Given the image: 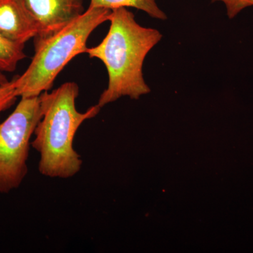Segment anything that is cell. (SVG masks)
Segmentation results:
<instances>
[{
  "instance_id": "6da1fadb",
  "label": "cell",
  "mask_w": 253,
  "mask_h": 253,
  "mask_svg": "<svg viewBox=\"0 0 253 253\" xmlns=\"http://www.w3.org/2000/svg\"><path fill=\"white\" fill-rule=\"evenodd\" d=\"M109 21V31L104 39L86 51L91 59L102 61L109 75L108 87L98 101L101 108L122 96L138 99L150 92L143 76V64L163 38L158 30L139 25L126 8L111 10Z\"/></svg>"
},
{
  "instance_id": "7a4b0ae2",
  "label": "cell",
  "mask_w": 253,
  "mask_h": 253,
  "mask_svg": "<svg viewBox=\"0 0 253 253\" xmlns=\"http://www.w3.org/2000/svg\"><path fill=\"white\" fill-rule=\"evenodd\" d=\"M78 95L79 86L74 82L40 95L42 118L31 146L39 153L38 170L43 176L68 179L81 171L83 162L73 147L75 136L81 125L94 118L101 108L96 104L79 112L76 106Z\"/></svg>"
},
{
  "instance_id": "3957f363",
  "label": "cell",
  "mask_w": 253,
  "mask_h": 253,
  "mask_svg": "<svg viewBox=\"0 0 253 253\" xmlns=\"http://www.w3.org/2000/svg\"><path fill=\"white\" fill-rule=\"evenodd\" d=\"M111 10L89 7L59 31L35 41V54L21 76L14 78L18 97L39 96L49 91L65 66L86 53L88 38L98 26L109 21Z\"/></svg>"
},
{
  "instance_id": "277c9868",
  "label": "cell",
  "mask_w": 253,
  "mask_h": 253,
  "mask_svg": "<svg viewBox=\"0 0 253 253\" xmlns=\"http://www.w3.org/2000/svg\"><path fill=\"white\" fill-rule=\"evenodd\" d=\"M41 118L40 96L21 98L0 123V194L18 189L27 176L31 139Z\"/></svg>"
},
{
  "instance_id": "5b68a950",
  "label": "cell",
  "mask_w": 253,
  "mask_h": 253,
  "mask_svg": "<svg viewBox=\"0 0 253 253\" xmlns=\"http://www.w3.org/2000/svg\"><path fill=\"white\" fill-rule=\"evenodd\" d=\"M24 1L38 23V33L35 41L51 36L84 12L83 0Z\"/></svg>"
},
{
  "instance_id": "8992f818",
  "label": "cell",
  "mask_w": 253,
  "mask_h": 253,
  "mask_svg": "<svg viewBox=\"0 0 253 253\" xmlns=\"http://www.w3.org/2000/svg\"><path fill=\"white\" fill-rule=\"evenodd\" d=\"M38 33V23L24 0H0V34L25 44Z\"/></svg>"
},
{
  "instance_id": "52a82bcc",
  "label": "cell",
  "mask_w": 253,
  "mask_h": 253,
  "mask_svg": "<svg viewBox=\"0 0 253 253\" xmlns=\"http://www.w3.org/2000/svg\"><path fill=\"white\" fill-rule=\"evenodd\" d=\"M89 7L104 8L110 10L118 8H135L144 11L151 17L167 19V15L160 9L156 0H90Z\"/></svg>"
},
{
  "instance_id": "ba28073f",
  "label": "cell",
  "mask_w": 253,
  "mask_h": 253,
  "mask_svg": "<svg viewBox=\"0 0 253 253\" xmlns=\"http://www.w3.org/2000/svg\"><path fill=\"white\" fill-rule=\"evenodd\" d=\"M25 44L11 41L0 34V71L14 72L18 63L26 58Z\"/></svg>"
},
{
  "instance_id": "9c48e42d",
  "label": "cell",
  "mask_w": 253,
  "mask_h": 253,
  "mask_svg": "<svg viewBox=\"0 0 253 253\" xmlns=\"http://www.w3.org/2000/svg\"><path fill=\"white\" fill-rule=\"evenodd\" d=\"M17 98L14 79L0 85V116L14 104Z\"/></svg>"
},
{
  "instance_id": "30bf717a",
  "label": "cell",
  "mask_w": 253,
  "mask_h": 253,
  "mask_svg": "<svg viewBox=\"0 0 253 253\" xmlns=\"http://www.w3.org/2000/svg\"><path fill=\"white\" fill-rule=\"evenodd\" d=\"M212 2L221 1L225 5L229 18H234L246 8L253 6V0H212Z\"/></svg>"
},
{
  "instance_id": "8fae6325",
  "label": "cell",
  "mask_w": 253,
  "mask_h": 253,
  "mask_svg": "<svg viewBox=\"0 0 253 253\" xmlns=\"http://www.w3.org/2000/svg\"><path fill=\"white\" fill-rule=\"evenodd\" d=\"M8 82H9V81H8L7 78H6V76L3 74V72H1V71H0V85L6 84Z\"/></svg>"
}]
</instances>
